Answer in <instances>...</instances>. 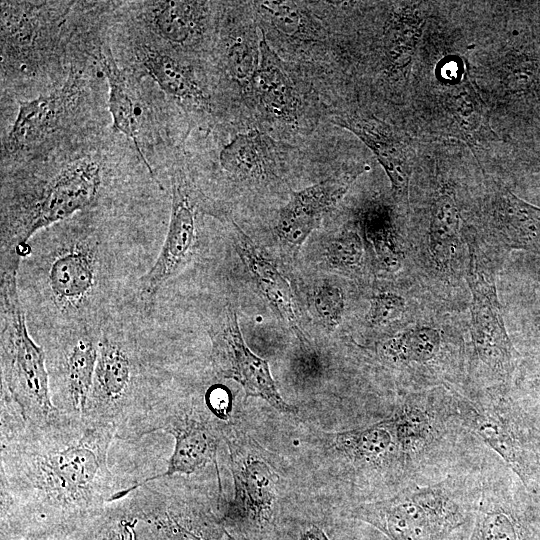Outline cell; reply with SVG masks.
I'll return each mask as SVG.
<instances>
[{
  "instance_id": "obj_33",
  "label": "cell",
  "mask_w": 540,
  "mask_h": 540,
  "mask_svg": "<svg viewBox=\"0 0 540 540\" xmlns=\"http://www.w3.org/2000/svg\"><path fill=\"white\" fill-rule=\"evenodd\" d=\"M502 68V83L510 93L536 94L540 84V67L537 60L523 53L513 54Z\"/></svg>"
},
{
  "instance_id": "obj_35",
  "label": "cell",
  "mask_w": 540,
  "mask_h": 540,
  "mask_svg": "<svg viewBox=\"0 0 540 540\" xmlns=\"http://www.w3.org/2000/svg\"><path fill=\"white\" fill-rule=\"evenodd\" d=\"M262 16L268 19L280 33L295 37L306 32L307 19L295 3L283 1H261L255 3Z\"/></svg>"
},
{
  "instance_id": "obj_11",
  "label": "cell",
  "mask_w": 540,
  "mask_h": 540,
  "mask_svg": "<svg viewBox=\"0 0 540 540\" xmlns=\"http://www.w3.org/2000/svg\"><path fill=\"white\" fill-rule=\"evenodd\" d=\"M172 201L168 229L159 254L139 279L138 296L145 308L153 305L159 291L191 261L197 242V201L186 177H172Z\"/></svg>"
},
{
  "instance_id": "obj_18",
  "label": "cell",
  "mask_w": 540,
  "mask_h": 540,
  "mask_svg": "<svg viewBox=\"0 0 540 540\" xmlns=\"http://www.w3.org/2000/svg\"><path fill=\"white\" fill-rule=\"evenodd\" d=\"M442 106L452 133L475 153L498 140L491 128L487 107L468 72L451 87Z\"/></svg>"
},
{
  "instance_id": "obj_8",
  "label": "cell",
  "mask_w": 540,
  "mask_h": 540,
  "mask_svg": "<svg viewBox=\"0 0 540 540\" xmlns=\"http://www.w3.org/2000/svg\"><path fill=\"white\" fill-rule=\"evenodd\" d=\"M118 499L132 521L146 525L155 540H221L219 521L195 511L172 490L168 477L126 487ZM220 524V523H219Z\"/></svg>"
},
{
  "instance_id": "obj_41",
  "label": "cell",
  "mask_w": 540,
  "mask_h": 540,
  "mask_svg": "<svg viewBox=\"0 0 540 540\" xmlns=\"http://www.w3.org/2000/svg\"><path fill=\"white\" fill-rule=\"evenodd\" d=\"M20 540H75L73 536L60 533H43L26 536Z\"/></svg>"
},
{
  "instance_id": "obj_19",
  "label": "cell",
  "mask_w": 540,
  "mask_h": 540,
  "mask_svg": "<svg viewBox=\"0 0 540 540\" xmlns=\"http://www.w3.org/2000/svg\"><path fill=\"white\" fill-rule=\"evenodd\" d=\"M259 53L258 69L251 84L253 93L269 116L292 121L298 106L295 87L283 62L264 35L259 40Z\"/></svg>"
},
{
  "instance_id": "obj_32",
  "label": "cell",
  "mask_w": 540,
  "mask_h": 540,
  "mask_svg": "<svg viewBox=\"0 0 540 540\" xmlns=\"http://www.w3.org/2000/svg\"><path fill=\"white\" fill-rule=\"evenodd\" d=\"M399 446L405 452L415 451L431 430L428 416L418 407L406 405L390 418Z\"/></svg>"
},
{
  "instance_id": "obj_28",
  "label": "cell",
  "mask_w": 540,
  "mask_h": 540,
  "mask_svg": "<svg viewBox=\"0 0 540 540\" xmlns=\"http://www.w3.org/2000/svg\"><path fill=\"white\" fill-rule=\"evenodd\" d=\"M460 406L470 429L494 449L525 482L527 471L522 451L507 424L493 415L478 412L464 401Z\"/></svg>"
},
{
  "instance_id": "obj_38",
  "label": "cell",
  "mask_w": 540,
  "mask_h": 540,
  "mask_svg": "<svg viewBox=\"0 0 540 540\" xmlns=\"http://www.w3.org/2000/svg\"><path fill=\"white\" fill-rule=\"evenodd\" d=\"M406 301L392 292H382L370 299L366 320L375 326H384L399 320L404 313Z\"/></svg>"
},
{
  "instance_id": "obj_29",
  "label": "cell",
  "mask_w": 540,
  "mask_h": 540,
  "mask_svg": "<svg viewBox=\"0 0 540 540\" xmlns=\"http://www.w3.org/2000/svg\"><path fill=\"white\" fill-rule=\"evenodd\" d=\"M361 223L381 267L391 273L398 271L404 253L389 208L380 205L368 208L362 214Z\"/></svg>"
},
{
  "instance_id": "obj_16",
  "label": "cell",
  "mask_w": 540,
  "mask_h": 540,
  "mask_svg": "<svg viewBox=\"0 0 540 540\" xmlns=\"http://www.w3.org/2000/svg\"><path fill=\"white\" fill-rule=\"evenodd\" d=\"M234 246L257 288L280 319L305 344L291 287L276 263L247 234L235 226Z\"/></svg>"
},
{
  "instance_id": "obj_31",
  "label": "cell",
  "mask_w": 540,
  "mask_h": 540,
  "mask_svg": "<svg viewBox=\"0 0 540 540\" xmlns=\"http://www.w3.org/2000/svg\"><path fill=\"white\" fill-rule=\"evenodd\" d=\"M130 520L119 500L111 502L104 512L73 535L75 540H134Z\"/></svg>"
},
{
  "instance_id": "obj_34",
  "label": "cell",
  "mask_w": 540,
  "mask_h": 540,
  "mask_svg": "<svg viewBox=\"0 0 540 540\" xmlns=\"http://www.w3.org/2000/svg\"><path fill=\"white\" fill-rule=\"evenodd\" d=\"M326 263L333 269L353 271L358 269L364 257V245L359 233L346 229L333 237L325 248Z\"/></svg>"
},
{
  "instance_id": "obj_4",
  "label": "cell",
  "mask_w": 540,
  "mask_h": 540,
  "mask_svg": "<svg viewBox=\"0 0 540 540\" xmlns=\"http://www.w3.org/2000/svg\"><path fill=\"white\" fill-rule=\"evenodd\" d=\"M101 187L100 163L82 158L16 194L2 216L0 272L19 271L29 241L39 232L90 208Z\"/></svg>"
},
{
  "instance_id": "obj_20",
  "label": "cell",
  "mask_w": 540,
  "mask_h": 540,
  "mask_svg": "<svg viewBox=\"0 0 540 540\" xmlns=\"http://www.w3.org/2000/svg\"><path fill=\"white\" fill-rule=\"evenodd\" d=\"M493 219L503 242L511 248L540 251V207L499 185L493 197Z\"/></svg>"
},
{
  "instance_id": "obj_17",
  "label": "cell",
  "mask_w": 540,
  "mask_h": 540,
  "mask_svg": "<svg viewBox=\"0 0 540 540\" xmlns=\"http://www.w3.org/2000/svg\"><path fill=\"white\" fill-rule=\"evenodd\" d=\"M75 86V82L67 81L52 93L20 102L6 137V150L10 153L26 150L50 134L61 120Z\"/></svg>"
},
{
  "instance_id": "obj_22",
  "label": "cell",
  "mask_w": 540,
  "mask_h": 540,
  "mask_svg": "<svg viewBox=\"0 0 540 540\" xmlns=\"http://www.w3.org/2000/svg\"><path fill=\"white\" fill-rule=\"evenodd\" d=\"M272 139L260 131L237 134L221 150L219 162L228 173L251 180H263L275 168Z\"/></svg>"
},
{
  "instance_id": "obj_26",
  "label": "cell",
  "mask_w": 540,
  "mask_h": 540,
  "mask_svg": "<svg viewBox=\"0 0 540 540\" xmlns=\"http://www.w3.org/2000/svg\"><path fill=\"white\" fill-rule=\"evenodd\" d=\"M335 448L355 462L375 463L399 446L389 419L372 426L333 434Z\"/></svg>"
},
{
  "instance_id": "obj_39",
  "label": "cell",
  "mask_w": 540,
  "mask_h": 540,
  "mask_svg": "<svg viewBox=\"0 0 540 540\" xmlns=\"http://www.w3.org/2000/svg\"><path fill=\"white\" fill-rule=\"evenodd\" d=\"M208 409L220 420H227L230 409V397L223 388H214L207 395Z\"/></svg>"
},
{
  "instance_id": "obj_14",
  "label": "cell",
  "mask_w": 540,
  "mask_h": 540,
  "mask_svg": "<svg viewBox=\"0 0 540 540\" xmlns=\"http://www.w3.org/2000/svg\"><path fill=\"white\" fill-rule=\"evenodd\" d=\"M368 169L367 165H356L293 192L281 208L275 225L281 244L297 252L324 215L343 199L355 180Z\"/></svg>"
},
{
  "instance_id": "obj_12",
  "label": "cell",
  "mask_w": 540,
  "mask_h": 540,
  "mask_svg": "<svg viewBox=\"0 0 540 540\" xmlns=\"http://www.w3.org/2000/svg\"><path fill=\"white\" fill-rule=\"evenodd\" d=\"M211 414L200 410L193 402L175 400L171 403L157 420L153 432L161 430L170 434L175 440L174 450L166 471L143 481L190 476L215 463L222 432Z\"/></svg>"
},
{
  "instance_id": "obj_36",
  "label": "cell",
  "mask_w": 540,
  "mask_h": 540,
  "mask_svg": "<svg viewBox=\"0 0 540 540\" xmlns=\"http://www.w3.org/2000/svg\"><path fill=\"white\" fill-rule=\"evenodd\" d=\"M312 308L328 330H334L342 321L345 299L342 289L334 283L323 281L314 287L311 294Z\"/></svg>"
},
{
  "instance_id": "obj_9",
  "label": "cell",
  "mask_w": 540,
  "mask_h": 540,
  "mask_svg": "<svg viewBox=\"0 0 540 540\" xmlns=\"http://www.w3.org/2000/svg\"><path fill=\"white\" fill-rule=\"evenodd\" d=\"M230 452L234 497L219 519L234 535L261 532L271 521L277 500L278 475L259 455L244 453L236 441L225 439Z\"/></svg>"
},
{
  "instance_id": "obj_25",
  "label": "cell",
  "mask_w": 540,
  "mask_h": 540,
  "mask_svg": "<svg viewBox=\"0 0 540 540\" xmlns=\"http://www.w3.org/2000/svg\"><path fill=\"white\" fill-rule=\"evenodd\" d=\"M460 211L453 193L442 187L437 191L430 213L429 249L434 262L447 268L459 246Z\"/></svg>"
},
{
  "instance_id": "obj_7",
  "label": "cell",
  "mask_w": 540,
  "mask_h": 540,
  "mask_svg": "<svg viewBox=\"0 0 540 540\" xmlns=\"http://www.w3.org/2000/svg\"><path fill=\"white\" fill-rule=\"evenodd\" d=\"M101 328L76 327L52 332L46 345L50 394L60 414L83 418L98 357Z\"/></svg>"
},
{
  "instance_id": "obj_13",
  "label": "cell",
  "mask_w": 540,
  "mask_h": 540,
  "mask_svg": "<svg viewBox=\"0 0 540 540\" xmlns=\"http://www.w3.org/2000/svg\"><path fill=\"white\" fill-rule=\"evenodd\" d=\"M468 283L471 290V336L479 359L502 375H509L514 349L505 328L496 288L469 242Z\"/></svg>"
},
{
  "instance_id": "obj_30",
  "label": "cell",
  "mask_w": 540,
  "mask_h": 540,
  "mask_svg": "<svg viewBox=\"0 0 540 540\" xmlns=\"http://www.w3.org/2000/svg\"><path fill=\"white\" fill-rule=\"evenodd\" d=\"M440 332L432 327H416L399 332L384 340L378 352L392 364L425 363L439 351Z\"/></svg>"
},
{
  "instance_id": "obj_10",
  "label": "cell",
  "mask_w": 540,
  "mask_h": 540,
  "mask_svg": "<svg viewBox=\"0 0 540 540\" xmlns=\"http://www.w3.org/2000/svg\"><path fill=\"white\" fill-rule=\"evenodd\" d=\"M211 361L215 373L237 382L246 397L261 398L281 413L297 412L296 407L281 396L268 361L256 355L245 343L237 313L230 307L211 332Z\"/></svg>"
},
{
  "instance_id": "obj_2",
  "label": "cell",
  "mask_w": 540,
  "mask_h": 540,
  "mask_svg": "<svg viewBox=\"0 0 540 540\" xmlns=\"http://www.w3.org/2000/svg\"><path fill=\"white\" fill-rule=\"evenodd\" d=\"M115 274V254L107 240L92 230H69L29 241L18 288L23 306L51 333L100 329L110 319Z\"/></svg>"
},
{
  "instance_id": "obj_42",
  "label": "cell",
  "mask_w": 540,
  "mask_h": 540,
  "mask_svg": "<svg viewBox=\"0 0 540 540\" xmlns=\"http://www.w3.org/2000/svg\"><path fill=\"white\" fill-rule=\"evenodd\" d=\"M225 531V535H226V538L227 540H251L245 536H241V535H234V534H231L229 532H227L226 530Z\"/></svg>"
},
{
  "instance_id": "obj_23",
  "label": "cell",
  "mask_w": 540,
  "mask_h": 540,
  "mask_svg": "<svg viewBox=\"0 0 540 540\" xmlns=\"http://www.w3.org/2000/svg\"><path fill=\"white\" fill-rule=\"evenodd\" d=\"M102 71L108 83V108L115 132L124 134L133 143L144 166L153 176V170L143 153L139 140L140 121L138 105L129 83L110 53H101Z\"/></svg>"
},
{
  "instance_id": "obj_5",
  "label": "cell",
  "mask_w": 540,
  "mask_h": 540,
  "mask_svg": "<svg viewBox=\"0 0 540 540\" xmlns=\"http://www.w3.org/2000/svg\"><path fill=\"white\" fill-rule=\"evenodd\" d=\"M18 288V272H0L1 391L19 407L24 420L45 425L60 416L54 406L44 348L28 331Z\"/></svg>"
},
{
  "instance_id": "obj_1",
  "label": "cell",
  "mask_w": 540,
  "mask_h": 540,
  "mask_svg": "<svg viewBox=\"0 0 540 540\" xmlns=\"http://www.w3.org/2000/svg\"><path fill=\"white\" fill-rule=\"evenodd\" d=\"M116 429L60 416L27 423L1 405L0 540L73 536L100 516L121 487L108 467Z\"/></svg>"
},
{
  "instance_id": "obj_21",
  "label": "cell",
  "mask_w": 540,
  "mask_h": 540,
  "mask_svg": "<svg viewBox=\"0 0 540 540\" xmlns=\"http://www.w3.org/2000/svg\"><path fill=\"white\" fill-rule=\"evenodd\" d=\"M137 57L148 75L173 99L182 105H206V96L188 66L149 46L139 47Z\"/></svg>"
},
{
  "instance_id": "obj_6",
  "label": "cell",
  "mask_w": 540,
  "mask_h": 540,
  "mask_svg": "<svg viewBox=\"0 0 540 540\" xmlns=\"http://www.w3.org/2000/svg\"><path fill=\"white\" fill-rule=\"evenodd\" d=\"M350 517L390 540H463L459 531L469 520L461 505L433 487L359 504L350 510Z\"/></svg>"
},
{
  "instance_id": "obj_15",
  "label": "cell",
  "mask_w": 540,
  "mask_h": 540,
  "mask_svg": "<svg viewBox=\"0 0 540 540\" xmlns=\"http://www.w3.org/2000/svg\"><path fill=\"white\" fill-rule=\"evenodd\" d=\"M332 122L352 132L375 155L391 184L394 199L406 203L415 151L390 124L372 115L342 114Z\"/></svg>"
},
{
  "instance_id": "obj_27",
  "label": "cell",
  "mask_w": 540,
  "mask_h": 540,
  "mask_svg": "<svg viewBox=\"0 0 540 540\" xmlns=\"http://www.w3.org/2000/svg\"><path fill=\"white\" fill-rule=\"evenodd\" d=\"M204 4L195 1H157L151 6L150 22L164 40L184 44L198 33Z\"/></svg>"
},
{
  "instance_id": "obj_43",
  "label": "cell",
  "mask_w": 540,
  "mask_h": 540,
  "mask_svg": "<svg viewBox=\"0 0 540 540\" xmlns=\"http://www.w3.org/2000/svg\"><path fill=\"white\" fill-rule=\"evenodd\" d=\"M536 95H537V97L540 99V84H539V87H538V89H537Z\"/></svg>"
},
{
  "instance_id": "obj_37",
  "label": "cell",
  "mask_w": 540,
  "mask_h": 540,
  "mask_svg": "<svg viewBox=\"0 0 540 540\" xmlns=\"http://www.w3.org/2000/svg\"><path fill=\"white\" fill-rule=\"evenodd\" d=\"M259 57V42L255 46L251 39H236L226 53V63L230 75L240 85L251 86L258 69Z\"/></svg>"
},
{
  "instance_id": "obj_3",
  "label": "cell",
  "mask_w": 540,
  "mask_h": 540,
  "mask_svg": "<svg viewBox=\"0 0 540 540\" xmlns=\"http://www.w3.org/2000/svg\"><path fill=\"white\" fill-rule=\"evenodd\" d=\"M157 354L111 318L102 326L93 383L83 419L116 429L118 439L151 433L175 399L164 390Z\"/></svg>"
},
{
  "instance_id": "obj_24",
  "label": "cell",
  "mask_w": 540,
  "mask_h": 540,
  "mask_svg": "<svg viewBox=\"0 0 540 540\" xmlns=\"http://www.w3.org/2000/svg\"><path fill=\"white\" fill-rule=\"evenodd\" d=\"M417 5H399L392 11L384 36V54L389 71L409 69L423 29Z\"/></svg>"
},
{
  "instance_id": "obj_40",
  "label": "cell",
  "mask_w": 540,
  "mask_h": 540,
  "mask_svg": "<svg viewBox=\"0 0 540 540\" xmlns=\"http://www.w3.org/2000/svg\"><path fill=\"white\" fill-rule=\"evenodd\" d=\"M298 540H330L326 533L318 526L312 525Z\"/></svg>"
}]
</instances>
